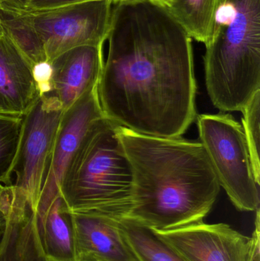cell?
<instances>
[{"mask_svg":"<svg viewBox=\"0 0 260 261\" xmlns=\"http://www.w3.org/2000/svg\"><path fill=\"white\" fill-rule=\"evenodd\" d=\"M97 86L105 118L136 133L181 137L196 119L192 38L151 0L113 4Z\"/></svg>","mask_w":260,"mask_h":261,"instance_id":"obj_1","label":"cell"},{"mask_svg":"<svg viewBox=\"0 0 260 261\" xmlns=\"http://www.w3.org/2000/svg\"><path fill=\"white\" fill-rule=\"evenodd\" d=\"M117 130L134 179L125 217L159 230L203 221L221 186L201 142Z\"/></svg>","mask_w":260,"mask_h":261,"instance_id":"obj_2","label":"cell"},{"mask_svg":"<svg viewBox=\"0 0 260 261\" xmlns=\"http://www.w3.org/2000/svg\"><path fill=\"white\" fill-rule=\"evenodd\" d=\"M206 46L211 101L222 113L242 111L260 90V0H222Z\"/></svg>","mask_w":260,"mask_h":261,"instance_id":"obj_3","label":"cell"},{"mask_svg":"<svg viewBox=\"0 0 260 261\" xmlns=\"http://www.w3.org/2000/svg\"><path fill=\"white\" fill-rule=\"evenodd\" d=\"M118 126L102 119L89 132L70 161L60 193L72 213L116 218L128 215L134 179Z\"/></svg>","mask_w":260,"mask_h":261,"instance_id":"obj_4","label":"cell"},{"mask_svg":"<svg viewBox=\"0 0 260 261\" xmlns=\"http://www.w3.org/2000/svg\"><path fill=\"white\" fill-rule=\"evenodd\" d=\"M200 142L206 150L220 186L237 210L255 212L259 208L250 150L243 127L225 113L197 116Z\"/></svg>","mask_w":260,"mask_h":261,"instance_id":"obj_5","label":"cell"},{"mask_svg":"<svg viewBox=\"0 0 260 261\" xmlns=\"http://www.w3.org/2000/svg\"><path fill=\"white\" fill-rule=\"evenodd\" d=\"M113 4L110 0H95L53 9L11 8L41 44L46 60L51 64L75 47L103 46L109 33Z\"/></svg>","mask_w":260,"mask_h":261,"instance_id":"obj_6","label":"cell"},{"mask_svg":"<svg viewBox=\"0 0 260 261\" xmlns=\"http://www.w3.org/2000/svg\"><path fill=\"white\" fill-rule=\"evenodd\" d=\"M64 109L54 95H38L22 116L21 137L14 164V187L37 207L48 171Z\"/></svg>","mask_w":260,"mask_h":261,"instance_id":"obj_7","label":"cell"},{"mask_svg":"<svg viewBox=\"0 0 260 261\" xmlns=\"http://www.w3.org/2000/svg\"><path fill=\"white\" fill-rule=\"evenodd\" d=\"M154 230L186 261H248L251 237L227 224L201 221L174 229Z\"/></svg>","mask_w":260,"mask_h":261,"instance_id":"obj_8","label":"cell"},{"mask_svg":"<svg viewBox=\"0 0 260 261\" xmlns=\"http://www.w3.org/2000/svg\"><path fill=\"white\" fill-rule=\"evenodd\" d=\"M105 118L97 87L89 90L64 111L38 204L48 203L60 194V187L70 161L89 132Z\"/></svg>","mask_w":260,"mask_h":261,"instance_id":"obj_9","label":"cell"},{"mask_svg":"<svg viewBox=\"0 0 260 261\" xmlns=\"http://www.w3.org/2000/svg\"><path fill=\"white\" fill-rule=\"evenodd\" d=\"M6 187V224L0 261H49L38 234L36 206L12 184Z\"/></svg>","mask_w":260,"mask_h":261,"instance_id":"obj_10","label":"cell"},{"mask_svg":"<svg viewBox=\"0 0 260 261\" xmlns=\"http://www.w3.org/2000/svg\"><path fill=\"white\" fill-rule=\"evenodd\" d=\"M53 92L64 111L97 87L103 69V46H81L51 63Z\"/></svg>","mask_w":260,"mask_h":261,"instance_id":"obj_11","label":"cell"},{"mask_svg":"<svg viewBox=\"0 0 260 261\" xmlns=\"http://www.w3.org/2000/svg\"><path fill=\"white\" fill-rule=\"evenodd\" d=\"M77 260L138 261L127 244L119 218L95 213H73Z\"/></svg>","mask_w":260,"mask_h":261,"instance_id":"obj_12","label":"cell"},{"mask_svg":"<svg viewBox=\"0 0 260 261\" xmlns=\"http://www.w3.org/2000/svg\"><path fill=\"white\" fill-rule=\"evenodd\" d=\"M32 67L6 35L0 36V107L23 116L38 97Z\"/></svg>","mask_w":260,"mask_h":261,"instance_id":"obj_13","label":"cell"},{"mask_svg":"<svg viewBox=\"0 0 260 261\" xmlns=\"http://www.w3.org/2000/svg\"><path fill=\"white\" fill-rule=\"evenodd\" d=\"M38 234L49 261H77L73 213L61 193L36 207Z\"/></svg>","mask_w":260,"mask_h":261,"instance_id":"obj_14","label":"cell"},{"mask_svg":"<svg viewBox=\"0 0 260 261\" xmlns=\"http://www.w3.org/2000/svg\"><path fill=\"white\" fill-rule=\"evenodd\" d=\"M222 0H171L166 8L174 19L197 41L209 42Z\"/></svg>","mask_w":260,"mask_h":261,"instance_id":"obj_15","label":"cell"},{"mask_svg":"<svg viewBox=\"0 0 260 261\" xmlns=\"http://www.w3.org/2000/svg\"><path fill=\"white\" fill-rule=\"evenodd\" d=\"M121 229L138 261H186L153 228L130 218H119Z\"/></svg>","mask_w":260,"mask_h":261,"instance_id":"obj_16","label":"cell"},{"mask_svg":"<svg viewBox=\"0 0 260 261\" xmlns=\"http://www.w3.org/2000/svg\"><path fill=\"white\" fill-rule=\"evenodd\" d=\"M22 116L0 114V184L11 186L21 137Z\"/></svg>","mask_w":260,"mask_h":261,"instance_id":"obj_17","label":"cell"},{"mask_svg":"<svg viewBox=\"0 0 260 261\" xmlns=\"http://www.w3.org/2000/svg\"><path fill=\"white\" fill-rule=\"evenodd\" d=\"M241 112L243 113V128L250 150L255 177L256 182L260 184V90L255 93Z\"/></svg>","mask_w":260,"mask_h":261,"instance_id":"obj_18","label":"cell"},{"mask_svg":"<svg viewBox=\"0 0 260 261\" xmlns=\"http://www.w3.org/2000/svg\"><path fill=\"white\" fill-rule=\"evenodd\" d=\"M32 74L40 95H48L53 92V68L48 61L38 63L32 67Z\"/></svg>","mask_w":260,"mask_h":261,"instance_id":"obj_19","label":"cell"},{"mask_svg":"<svg viewBox=\"0 0 260 261\" xmlns=\"http://www.w3.org/2000/svg\"><path fill=\"white\" fill-rule=\"evenodd\" d=\"M95 1V0H28L26 3L24 9H47L61 7L67 5L77 4L85 2ZM115 3L120 0H110Z\"/></svg>","mask_w":260,"mask_h":261,"instance_id":"obj_20","label":"cell"},{"mask_svg":"<svg viewBox=\"0 0 260 261\" xmlns=\"http://www.w3.org/2000/svg\"><path fill=\"white\" fill-rule=\"evenodd\" d=\"M255 228L252 234L251 248L248 261H260V216L259 208L256 210Z\"/></svg>","mask_w":260,"mask_h":261,"instance_id":"obj_21","label":"cell"},{"mask_svg":"<svg viewBox=\"0 0 260 261\" xmlns=\"http://www.w3.org/2000/svg\"><path fill=\"white\" fill-rule=\"evenodd\" d=\"M6 205H7V190L6 187H0V244L4 234L6 224Z\"/></svg>","mask_w":260,"mask_h":261,"instance_id":"obj_22","label":"cell"},{"mask_svg":"<svg viewBox=\"0 0 260 261\" xmlns=\"http://www.w3.org/2000/svg\"><path fill=\"white\" fill-rule=\"evenodd\" d=\"M28 0H0V3L16 9H24Z\"/></svg>","mask_w":260,"mask_h":261,"instance_id":"obj_23","label":"cell"},{"mask_svg":"<svg viewBox=\"0 0 260 261\" xmlns=\"http://www.w3.org/2000/svg\"><path fill=\"white\" fill-rule=\"evenodd\" d=\"M151 1L157 3V4L160 5V6L166 7L169 5V3H170L171 0H151Z\"/></svg>","mask_w":260,"mask_h":261,"instance_id":"obj_24","label":"cell"},{"mask_svg":"<svg viewBox=\"0 0 260 261\" xmlns=\"http://www.w3.org/2000/svg\"><path fill=\"white\" fill-rule=\"evenodd\" d=\"M77 261H99L98 260H96V259L91 258V257H79V258H78Z\"/></svg>","mask_w":260,"mask_h":261,"instance_id":"obj_25","label":"cell"},{"mask_svg":"<svg viewBox=\"0 0 260 261\" xmlns=\"http://www.w3.org/2000/svg\"><path fill=\"white\" fill-rule=\"evenodd\" d=\"M0 114H9V113H6V112L3 110V108L0 107Z\"/></svg>","mask_w":260,"mask_h":261,"instance_id":"obj_26","label":"cell"},{"mask_svg":"<svg viewBox=\"0 0 260 261\" xmlns=\"http://www.w3.org/2000/svg\"><path fill=\"white\" fill-rule=\"evenodd\" d=\"M3 35V29H2L1 24H0V36Z\"/></svg>","mask_w":260,"mask_h":261,"instance_id":"obj_27","label":"cell"}]
</instances>
